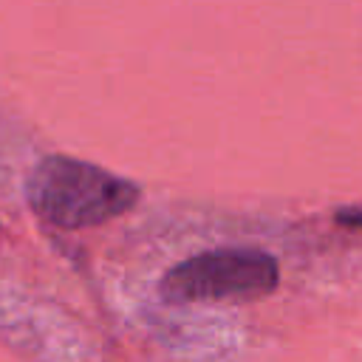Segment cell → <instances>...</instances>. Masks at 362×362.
Here are the masks:
<instances>
[{"mask_svg": "<svg viewBox=\"0 0 362 362\" xmlns=\"http://www.w3.org/2000/svg\"><path fill=\"white\" fill-rule=\"evenodd\" d=\"M139 198L130 181L68 156H51L37 164L28 181L31 206L54 226L82 229L127 212Z\"/></svg>", "mask_w": 362, "mask_h": 362, "instance_id": "cell-1", "label": "cell"}, {"mask_svg": "<svg viewBox=\"0 0 362 362\" xmlns=\"http://www.w3.org/2000/svg\"><path fill=\"white\" fill-rule=\"evenodd\" d=\"M277 263L260 249H218L173 266L161 280L170 303H243L277 286Z\"/></svg>", "mask_w": 362, "mask_h": 362, "instance_id": "cell-2", "label": "cell"}, {"mask_svg": "<svg viewBox=\"0 0 362 362\" xmlns=\"http://www.w3.org/2000/svg\"><path fill=\"white\" fill-rule=\"evenodd\" d=\"M337 221H339L342 226L362 229V209H345V212H337Z\"/></svg>", "mask_w": 362, "mask_h": 362, "instance_id": "cell-3", "label": "cell"}]
</instances>
